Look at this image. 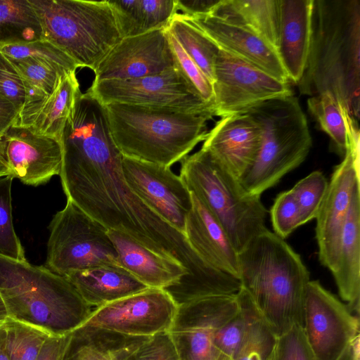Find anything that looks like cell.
<instances>
[{
  "instance_id": "obj_3",
  "label": "cell",
  "mask_w": 360,
  "mask_h": 360,
  "mask_svg": "<svg viewBox=\"0 0 360 360\" xmlns=\"http://www.w3.org/2000/svg\"><path fill=\"white\" fill-rule=\"evenodd\" d=\"M239 280L276 337L303 324L309 273L300 256L267 229L238 253Z\"/></svg>"
},
{
  "instance_id": "obj_18",
  "label": "cell",
  "mask_w": 360,
  "mask_h": 360,
  "mask_svg": "<svg viewBox=\"0 0 360 360\" xmlns=\"http://www.w3.org/2000/svg\"><path fill=\"white\" fill-rule=\"evenodd\" d=\"M0 159L13 178L37 186L59 175L63 160L60 143L34 133L29 127L11 126L0 136Z\"/></svg>"
},
{
  "instance_id": "obj_36",
  "label": "cell",
  "mask_w": 360,
  "mask_h": 360,
  "mask_svg": "<svg viewBox=\"0 0 360 360\" xmlns=\"http://www.w3.org/2000/svg\"><path fill=\"white\" fill-rule=\"evenodd\" d=\"M117 360H180L168 331L146 338H127L119 348Z\"/></svg>"
},
{
  "instance_id": "obj_45",
  "label": "cell",
  "mask_w": 360,
  "mask_h": 360,
  "mask_svg": "<svg viewBox=\"0 0 360 360\" xmlns=\"http://www.w3.org/2000/svg\"><path fill=\"white\" fill-rule=\"evenodd\" d=\"M0 94L12 103L18 112H20L25 101L23 84L13 64L1 52Z\"/></svg>"
},
{
  "instance_id": "obj_26",
  "label": "cell",
  "mask_w": 360,
  "mask_h": 360,
  "mask_svg": "<svg viewBox=\"0 0 360 360\" xmlns=\"http://www.w3.org/2000/svg\"><path fill=\"white\" fill-rule=\"evenodd\" d=\"M210 15L247 27L277 50L279 0H219Z\"/></svg>"
},
{
  "instance_id": "obj_50",
  "label": "cell",
  "mask_w": 360,
  "mask_h": 360,
  "mask_svg": "<svg viewBox=\"0 0 360 360\" xmlns=\"http://www.w3.org/2000/svg\"><path fill=\"white\" fill-rule=\"evenodd\" d=\"M0 360H10L5 348V330L3 323L0 324Z\"/></svg>"
},
{
  "instance_id": "obj_30",
  "label": "cell",
  "mask_w": 360,
  "mask_h": 360,
  "mask_svg": "<svg viewBox=\"0 0 360 360\" xmlns=\"http://www.w3.org/2000/svg\"><path fill=\"white\" fill-rule=\"evenodd\" d=\"M38 17L28 0H0V45L41 39Z\"/></svg>"
},
{
  "instance_id": "obj_21",
  "label": "cell",
  "mask_w": 360,
  "mask_h": 360,
  "mask_svg": "<svg viewBox=\"0 0 360 360\" xmlns=\"http://www.w3.org/2000/svg\"><path fill=\"white\" fill-rule=\"evenodd\" d=\"M119 265L150 288L167 289L183 284L188 270L179 262L163 257L123 232L108 229Z\"/></svg>"
},
{
  "instance_id": "obj_23",
  "label": "cell",
  "mask_w": 360,
  "mask_h": 360,
  "mask_svg": "<svg viewBox=\"0 0 360 360\" xmlns=\"http://www.w3.org/2000/svg\"><path fill=\"white\" fill-rule=\"evenodd\" d=\"M314 0H279L277 53L289 81L295 84L304 71L311 37Z\"/></svg>"
},
{
  "instance_id": "obj_49",
  "label": "cell",
  "mask_w": 360,
  "mask_h": 360,
  "mask_svg": "<svg viewBox=\"0 0 360 360\" xmlns=\"http://www.w3.org/2000/svg\"><path fill=\"white\" fill-rule=\"evenodd\" d=\"M338 360H360L359 337L356 338L345 350Z\"/></svg>"
},
{
  "instance_id": "obj_24",
  "label": "cell",
  "mask_w": 360,
  "mask_h": 360,
  "mask_svg": "<svg viewBox=\"0 0 360 360\" xmlns=\"http://www.w3.org/2000/svg\"><path fill=\"white\" fill-rule=\"evenodd\" d=\"M341 298L359 316L360 305V186L353 193L342 233L334 270L331 272Z\"/></svg>"
},
{
  "instance_id": "obj_9",
  "label": "cell",
  "mask_w": 360,
  "mask_h": 360,
  "mask_svg": "<svg viewBox=\"0 0 360 360\" xmlns=\"http://www.w3.org/2000/svg\"><path fill=\"white\" fill-rule=\"evenodd\" d=\"M49 228L46 267L52 272L65 276L98 266H120L108 229L71 200L54 214Z\"/></svg>"
},
{
  "instance_id": "obj_40",
  "label": "cell",
  "mask_w": 360,
  "mask_h": 360,
  "mask_svg": "<svg viewBox=\"0 0 360 360\" xmlns=\"http://www.w3.org/2000/svg\"><path fill=\"white\" fill-rule=\"evenodd\" d=\"M273 360H316L302 325L295 324L277 337Z\"/></svg>"
},
{
  "instance_id": "obj_1",
  "label": "cell",
  "mask_w": 360,
  "mask_h": 360,
  "mask_svg": "<svg viewBox=\"0 0 360 360\" xmlns=\"http://www.w3.org/2000/svg\"><path fill=\"white\" fill-rule=\"evenodd\" d=\"M122 159L110 132L90 129L79 134L63 153L59 176L67 200L108 229L123 232L150 250L180 262L188 272L186 285L210 279L215 269L128 186Z\"/></svg>"
},
{
  "instance_id": "obj_13",
  "label": "cell",
  "mask_w": 360,
  "mask_h": 360,
  "mask_svg": "<svg viewBox=\"0 0 360 360\" xmlns=\"http://www.w3.org/2000/svg\"><path fill=\"white\" fill-rule=\"evenodd\" d=\"M302 327L316 360H338L359 337V316L318 281L307 285Z\"/></svg>"
},
{
  "instance_id": "obj_14",
  "label": "cell",
  "mask_w": 360,
  "mask_h": 360,
  "mask_svg": "<svg viewBox=\"0 0 360 360\" xmlns=\"http://www.w3.org/2000/svg\"><path fill=\"white\" fill-rule=\"evenodd\" d=\"M238 311L236 295L210 296L179 305L169 333L180 360H231L214 345V334Z\"/></svg>"
},
{
  "instance_id": "obj_4",
  "label": "cell",
  "mask_w": 360,
  "mask_h": 360,
  "mask_svg": "<svg viewBox=\"0 0 360 360\" xmlns=\"http://www.w3.org/2000/svg\"><path fill=\"white\" fill-rule=\"evenodd\" d=\"M113 139L124 156L171 167L207 135L211 109L191 111L124 103L104 105Z\"/></svg>"
},
{
  "instance_id": "obj_20",
  "label": "cell",
  "mask_w": 360,
  "mask_h": 360,
  "mask_svg": "<svg viewBox=\"0 0 360 360\" xmlns=\"http://www.w3.org/2000/svg\"><path fill=\"white\" fill-rule=\"evenodd\" d=\"M262 131L247 112L221 117L207 133L202 148L238 180L255 161Z\"/></svg>"
},
{
  "instance_id": "obj_17",
  "label": "cell",
  "mask_w": 360,
  "mask_h": 360,
  "mask_svg": "<svg viewBox=\"0 0 360 360\" xmlns=\"http://www.w3.org/2000/svg\"><path fill=\"white\" fill-rule=\"evenodd\" d=\"M359 170V161L347 147L343 160L333 171L316 217L319 261L331 272L335 266L352 195L360 184Z\"/></svg>"
},
{
  "instance_id": "obj_25",
  "label": "cell",
  "mask_w": 360,
  "mask_h": 360,
  "mask_svg": "<svg viewBox=\"0 0 360 360\" xmlns=\"http://www.w3.org/2000/svg\"><path fill=\"white\" fill-rule=\"evenodd\" d=\"M65 277L94 309L150 288L120 266H94Z\"/></svg>"
},
{
  "instance_id": "obj_16",
  "label": "cell",
  "mask_w": 360,
  "mask_h": 360,
  "mask_svg": "<svg viewBox=\"0 0 360 360\" xmlns=\"http://www.w3.org/2000/svg\"><path fill=\"white\" fill-rule=\"evenodd\" d=\"M176 67L167 28H162L122 38L94 71V82L141 78Z\"/></svg>"
},
{
  "instance_id": "obj_39",
  "label": "cell",
  "mask_w": 360,
  "mask_h": 360,
  "mask_svg": "<svg viewBox=\"0 0 360 360\" xmlns=\"http://www.w3.org/2000/svg\"><path fill=\"white\" fill-rule=\"evenodd\" d=\"M270 213L274 233L283 239L303 225L300 208L290 191L278 194Z\"/></svg>"
},
{
  "instance_id": "obj_31",
  "label": "cell",
  "mask_w": 360,
  "mask_h": 360,
  "mask_svg": "<svg viewBox=\"0 0 360 360\" xmlns=\"http://www.w3.org/2000/svg\"><path fill=\"white\" fill-rule=\"evenodd\" d=\"M167 30L212 84L218 46L181 13L174 14Z\"/></svg>"
},
{
  "instance_id": "obj_29",
  "label": "cell",
  "mask_w": 360,
  "mask_h": 360,
  "mask_svg": "<svg viewBox=\"0 0 360 360\" xmlns=\"http://www.w3.org/2000/svg\"><path fill=\"white\" fill-rule=\"evenodd\" d=\"M236 299L245 317L246 330L233 360H270L277 337L242 288L236 294Z\"/></svg>"
},
{
  "instance_id": "obj_32",
  "label": "cell",
  "mask_w": 360,
  "mask_h": 360,
  "mask_svg": "<svg viewBox=\"0 0 360 360\" xmlns=\"http://www.w3.org/2000/svg\"><path fill=\"white\" fill-rule=\"evenodd\" d=\"M125 337L86 327L72 332L61 360H117Z\"/></svg>"
},
{
  "instance_id": "obj_53",
  "label": "cell",
  "mask_w": 360,
  "mask_h": 360,
  "mask_svg": "<svg viewBox=\"0 0 360 360\" xmlns=\"http://www.w3.org/2000/svg\"><path fill=\"white\" fill-rule=\"evenodd\" d=\"M270 360H273V355H272V356H271V359H270Z\"/></svg>"
},
{
  "instance_id": "obj_34",
  "label": "cell",
  "mask_w": 360,
  "mask_h": 360,
  "mask_svg": "<svg viewBox=\"0 0 360 360\" xmlns=\"http://www.w3.org/2000/svg\"><path fill=\"white\" fill-rule=\"evenodd\" d=\"M5 348L10 360H37L48 338L44 330L11 319L3 323Z\"/></svg>"
},
{
  "instance_id": "obj_19",
  "label": "cell",
  "mask_w": 360,
  "mask_h": 360,
  "mask_svg": "<svg viewBox=\"0 0 360 360\" xmlns=\"http://www.w3.org/2000/svg\"><path fill=\"white\" fill-rule=\"evenodd\" d=\"M181 15L219 49L255 65L280 81L289 83L277 51L250 30L210 14Z\"/></svg>"
},
{
  "instance_id": "obj_37",
  "label": "cell",
  "mask_w": 360,
  "mask_h": 360,
  "mask_svg": "<svg viewBox=\"0 0 360 360\" xmlns=\"http://www.w3.org/2000/svg\"><path fill=\"white\" fill-rule=\"evenodd\" d=\"M11 176L0 177V256L26 260L23 247L14 230L12 217Z\"/></svg>"
},
{
  "instance_id": "obj_12",
  "label": "cell",
  "mask_w": 360,
  "mask_h": 360,
  "mask_svg": "<svg viewBox=\"0 0 360 360\" xmlns=\"http://www.w3.org/2000/svg\"><path fill=\"white\" fill-rule=\"evenodd\" d=\"M89 91L103 105L117 103L191 111L213 110L178 65L141 78L93 82Z\"/></svg>"
},
{
  "instance_id": "obj_43",
  "label": "cell",
  "mask_w": 360,
  "mask_h": 360,
  "mask_svg": "<svg viewBox=\"0 0 360 360\" xmlns=\"http://www.w3.org/2000/svg\"><path fill=\"white\" fill-rule=\"evenodd\" d=\"M142 34L167 28L176 13L175 0H139Z\"/></svg>"
},
{
  "instance_id": "obj_28",
  "label": "cell",
  "mask_w": 360,
  "mask_h": 360,
  "mask_svg": "<svg viewBox=\"0 0 360 360\" xmlns=\"http://www.w3.org/2000/svg\"><path fill=\"white\" fill-rule=\"evenodd\" d=\"M80 93L75 71L61 76L29 128L37 134L53 137L60 142Z\"/></svg>"
},
{
  "instance_id": "obj_35",
  "label": "cell",
  "mask_w": 360,
  "mask_h": 360,
  "mask_svg": "<svg viewBox=\"0 0 360 360\" xmlns=\"http://www.w3.org/2000/svg\"><path fill=\"white\" fill-rule=\"evenodd\" d=\"M307 107L320 128L333 140L340 151L347 146V130L342 107L330 94L323 93L310 96Z\"/></svg>"
},
{
  "instance_id": "obj_42",
  "label": "cell",
  "mask_w": 360,
  "mask_h": 360,
  "mask_svg": "<svg viewBox=\"0 0 360 360\" xmlns=\"http://www.w3.org/2000/svg\"><path fill=\"white\" fill-rule=\"evenodd\" d=\"M245 330V317L238 307V311L215 330L214 345L223 354L233 360L241 346Z\"/></svg>"
},
{
  "instance_id": "obj_22",
  "label": "cell",
  "mask_w": 360,
  "mask_h": 360,
  "mask_svg": "<svg viewBox=\"0 0 360 360\" xmlns=\"http://www.w3.org/2000/svg\"><path fill=\"white\" fill-rule=\"evenodd\" d=\"M192 208L184 236L191 248L212 267L239 279L238 252L225 230L192 192Z\"/></svg>"
},
{
  "instance_id": "obj_2",
  "label": "cell",
  "mask_w": 360,
  "mask_h": 360,
  "mask_svg": "<svg viewBox=\"0 0 360 360\" xmlns=\"http://www.w3.org/2000/svg\"><path fill=\"white\" fill-rule=\"evenodd\" d=\"M297 84L309 97L331 94L359 119L360 0H314L309 55Z\"/></svg>"
},
{
  "instance_id": "obj_11",
  "label": "cell",
  "mask_w": 360,
  "mask_h": 360,
  "mask_svg": "<svg viewBox=\"0 0 360 360\" xmlns=\"http://www.w3.org/2000/svg\"><path fill=\"white\" fill-rule=\"evenodd\" d=\"M214 116L242 113L263 101L293 94L289 83L223 49L214 64Z\"/></svg>"
},
{
  "instance_id": "obj_8",
  "label": "cell",
  "mask_w": 360,
  "mask_h": 360,
  "mask_svg": "<svg viewBox=\"0 0 360 360\" xmlns=\"http://www.w3.org/2000/svg\"><path fill=\"white\" fill-rule=\"evenodd\" d=\"M41 39L63 51L77 67L95 70L122 38L108 1L28 0Z\"/></svg>"
},
{
  "instance_id": "obj_46",
  "label": "cell",
  "mask_w": 360,
  "mask_h": 360,
  "mask_svg": "<svg viewBox=\"0 0 360 360\" xmlns=\"http://www.w3.org/2000/svg\"><path fill=\"white\" fill-rule=\"evenodd\" d=\"M72 335V333L62 336H50L37 360H61Z\"/></svg>"
},
{
  "instance_id": "obj_51",
  "label": "cell",
  "mask_w": 360,
  "mask_h": 360,
  "mask_svg": "<svg viewBox=\"0 0 360 360\" xmlns=\"http://www.w3.org/2000/svg\"><path fill=\"white\" fill-rule=\"evenodd\" d=\"M8 319V314L4 302L0 295V324H2Z\"/></svg>"
},
{
  "instance_id": "obj_5",
  "label": "cell",
  "mask_w": 360,
  "mask_h": 360,
  "mask_svg": "<svg viewBox=\"0 0 360 360\" xmlns=\"http://www.w3.org/2000/svg\"><path fill=\"white\" fill-rule=\"evenodd\" d=\"M0 295L8 319L52 336L72 333L94 308L65 277L47 267L0 256Z\"/></svg>"
},
{
  "instance_id": "obj_10",
  "label": "cell",
  "mask_w": 360,
  "mask_h": 360,
  "mask_svg": "<svg viewBox=\"0 0 360 360\" xmlns=\"http://www.w3.org/2000/svg\"><path fill=\"white\" fill-rule=\"evenodd\" d=\"M177 309L165 290L148 288L94 308L80 327L125 338H146L169 330Z\"/></svg>"
},
{
  "instance_id": "obj_44",
  "label": "cell",
  "mask_w": 360,
  "mask_h": 360,
  "mask_svg": "<svg viewBox=\"0 0 360 360\" xmlns=\"http://www.w3.org/2000/svg\"><path fill=\"white\" fill-rule=\"evenodd\" d=\"M122 38L142 34L139 0L108 1Z\"/></svg>"
},
{
  "instance_id": "obj_47",
  "label": "cell",
  "mask_w": 360,
  "mask_h": 360,
  "mask_svg": "<svg viewBox=\"0 0 360 360\" xmlns=\"http://www.w3.org/2000/svg\"><path fill=\"white\" fill-rule=\"evenodd\" d=\"M176 10L181 11L182 15L193 17L210 14L214 6L218 3L215 0H175Z\"/></svg>"
},
{
  "instance_id": "obj_33",
  "label": "cell",
  "mask_w": 360,
  "mask_h": 360,
  "mask_svg": "<svg viewBox=\"0 0 360 360\" xmlns=\"http://www.w3.org/2000/svg\"><path fill=\"white\" fill-rule=\"evenodd\" d=\"M0 52L10 60H32L63 73L76 71L74 60L51 43L39 39L29 43L0 45Z\"/></svg>"
},
{
  "instance_id": "obj_6",
  "label": "cell",
  "mask_w": 360,
  "mask_h": 360,
  "mask_svg": "<svg viewBox=\"0 0 360 360\" xmlns=\"http://www.w3.org/2000/svg\"><path fill=\"white\" fill-rule=\"evenodd\" d=\"M257 123L262 141L257 155L239 179L250 195L261 196L308 155L312 139L307 120L298 98H271L245 111Z\"/></svg>"
},
{
  "instance_id": "obj_7",
  "label": "cell",
  "mask_w": 360,
  "mask_h": 360,
  "mask_svg": "<svg viewBox=\"0 0 360 360\" xmlns=\"http://www.w3.org/2000/svg\"><path fill=\"white\" fill-rule=\"evenodd\" d=\"M179 176L220 223L238 253L266 229L261 196L248 193L206 150L184 158Z\"/></svg>"
},
{
  "instance_id": "obj_48",
  "label": "cell",
  "mask_w": 360,
  "mask_h": 360,
  "mask_svg": "<svg viewBox=\"0 0 360 360\" xmlns=\"http://www.w3.org/2000/svg\"><path fill=\"white\" fill-rule=\"evenodd\" d=\"M18 114L15 107L0 94V136L16 122Z\"/></svg>"
},
{
  "instance_id": "obj_27",
  "label": "cell",
  "mask_w": 360,
  "mask_h": 360,
  "mask_svg": "<svg viewBox=\"0 0 360 360\" xmlns=\"http://www.w3.org/2000/svg\"><path fill=\"white\" fill-rule=\"evenodd\" d=\"M11 61L20 77L25 90L24 104L14 125L30 127L58 80L66 73L32 60Z\"/></svg>"
},
{
  "instance_id": "obj_38",
  "label": "cell",
  "mask_w": 360,
  "mask_h": 360,
  "mask_svg": "<svg viewBox=\"0 0 360 360\" xmlns=\"http://www.w3.org/2000/svg\"><path fill=\"white\" fill-rule=\"evenodd\" d=\"M328 182L319 171H314L299 181L290 191L300 210L302 224L316 218L326 195Z\"/></svg>"
},
{
  "instance_id": "obj_41",
  "label": "cell",
  "mask_w": 360,
  "mask_h": 360,
  "mask_svg": "<svg viewBox=\"0 0 360 360\" xmlns=\"http://www.w3.org/2000/svg\"><path fill=\"white\" fill-rule=\"evenodd\" d=\"M167 32L178 67L197 90L202 99L213 108L214 94L212 82L186 53L174 37L168 31Z\"/></svg>"
},
{
  "instance_id": "obj_52",
  "label": "cell",
  "mask_w": 360,
  "mask_h": 360,
  "mask_svg": "<svg viewBox=\"0 0 360 360\" xmlns=\"http://www.w3.org/2000/svg\"><path fill=\"white\" fill-rule=\"evenodd\" d=\"M11 175V172L6 165L0 159V177Z\"/></svg>"
},
{
  "instance_id": "obj_15",
  "label": "cell",
  "mask_w": 360,
  "mask_h": 360,
  "mask_svg": "<svg viewBox=\"0 0 360 360\" xmlns=\"http://www.w3.org/2000/svg\"><path fill=\"white\" fill-rule=\"evenodd\" d=\"M127 184L153 211L184 235L186 217L192 208L191 193L169 167L122 155Z\"/></svg>"
}]
</instances>
